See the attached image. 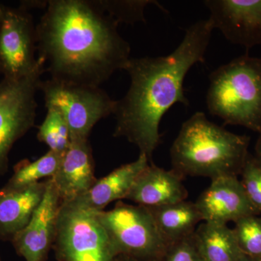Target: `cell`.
I'll return each instance as SVG.
<instances>
[{"label": "cell", "mask_w": 261, "mask_h": 261, "mask_svg": "<svg viewBox=\"0 0 261 261\" xmlns=\"http://www.w3.org/2000/svg\"><path fill=\"white\" fill-rule=\"evenodd\" d=\"M240 175L250 203L257 214L261 215V166L253 155L247 156Z\"/></svg>", "instance_id": "cell-23"}, {"label": "cell", "mask_w": 261, "mask_h": 261, "mask_svg": "<svg viewBox=\"0 0 261 261\" xmlns=\"http://www.w3.org/2000/svg\"><path fill=\"white\" fill-rule=\"evenodd\" d=\"M161 261H205L201 253L195 233L171 244Z\"/></svg>", "instance_id": "cell-24"}, {"label": "cell", "mask_w": 261, "mask_h": 261, "mask_svg": "<svg viewBox=\"0 0 261 261\" xmlns=\"http://www.w3.org/2000/svg\"><path fill=\"white\" fill-rule=\"evenodd\" d=\"M184 176L173 169L149 164L136 178L125 200L147 207H159L187 200Z\"/></svg>", "instance_id": "cell-14"}, {"label": "cell", "mask_w": 261, "mask_h": 261, "mask_svg": "<svg viewBox=\"0 0 261 261\" xmlns=\"http://www.w3.org/2000/svg\"><path fill=\"white\" fill-rule=\"evenodd\" d=\"M46 190V180L19 190L0 188V241L10 242L30 221Z\"/></svg>", "instance_id": "cell-16"}, {"label": "cell", "mask_w": 261, "mask_h": 261, "mask_svg": "<svg viewBox=\"0 0 261 261\" xmlns=\"http://www.w3.org/2000/svg\"><path fill=\"white\" fill-rule=\"evenodd\" d=\"M103 9L118 23L145 21L144 11L152 1H102L99 0Z\"/></svg>", "instance_id": "cell-22"}, {"label": "cell", "mask_w": 261, "mask_h": 261, "mask_svg": "<svg viewBox=\"0 0 261 261\" xmlns=\"http://www.w3.org/2000/svg\"><path fill=\"white\" fill-rule=\"evenodd\" d=\"M113 261H154L144 260V259L137 258V257L128 256V255H119L115 257Z\"/></svg>", "instance_id": "cell-25"}, {"label": "cell", "mask_w": 261, "mask_h": 261, "mask_svg": "<svg viewBox=\"0 0 261 261\" xmlns=\"http://www.w3.org/2000/svg\"><path fill=\"white\" fill-rule=\"evenodd\" d=\"M51 179L61 203L75 200L93 186L97 178L94 175L93 154L89 140H71Z\"/></svg>", "instance_id": "cell-13"}, {"label": "cell", "mask_w": 261, "mask_h": 261, "mask_svg": "<svg viewBox=\"0 0 261 261\" xmlns=\"http://www.w3.org/2000/svg\"><path fill=\"white\" fill-rule=\"evenodd\" d=\"M202 221L227 224L257 214L238 176H225L211 180L210 186L195 202Z\"/></svg>", "instance_id": "cell-12"}, {"label": "cell", "mask_w": 261, "mask_h": 261, "mask_svg": "<svg viewBox=\"0 0 261 261\" xmlns=\"http://www.w3.org/2000/svg\"><path fill=\"white\" fill-rule=\"evenodd\" d=\"M37 138L49 150L63 154L69 147L70 134L67 122L59 111L47 108V114L38 130Z\"/></svg>", "instance_id": "cell-20"}, {"label": "cell", "mask_w": 261, "mask_h": 261, "mask_svg": "<svg viewBox=\"0 0 261 261\" xmlns=\"http://www.w3.org/2000/svg\"><path fill=\"white\" fill-rule=\"evenodd\" d=\"M5 6L0 4V24H1L2 19H3V13H4Z\"/></svg>", "instance_id": "cell-28"}, {"label": "cell", "mask_w": 261, "mask_h": 261, "mask_svg": "<svg viewBox=\"0 0 261 261\" xmlns=\"http://www.w3.org/2000/svg\"><path fill=\"white\" fill-rule=\"evenodd\" d=\"M238 261H260L257 260V259L254 258V257H252L249 256V255H246L245 253H242L241 255H240V257H239Z\"/></svg>", "instance_id": "cell-27"}, {"label": "cell", "mask_w": 261, "mask_h": 261, "mask_svg": "<svg viewBox=\"0 0 261 261\" xmlns=\"http://www.w3.org/2000/svg\"><path fill=\"white\" fill-rule=\"evenodd\" d=\"M36 27L28 10L5 6L0 24V74L18 80L35 69Z\"/></svg>", "instance_id": "cell-9"}, {"label": "cell", "mask_w": 261, "mask_h": 261, "mask_svg": "<svg viewBox=\"0 0 261 261\" xmlns=\"http://www.w3.org/2000/svg\"><path fill=\"white\" fill-rule=\"evenodd\" d=\"M255 155L254 157L257 160V162L260 163L261 166V134H260V137H259L258 140L255 145Z\"/></svg>", "instance_id": "cell-26"}, {"label": "cell", "mask_w": 261, "mask_h": 261, "mask_svg": "<svg viewBox=\"0 0 261 261\" xmlns=\"http://www.w3.org/2000/svg\"><path fill=\"white\" fill-rule=\"evenodd\" d=\"M36 25L38 57L51 79L99 87L130 59L118 23L97 0H49Z\"/></svg>", "instance_id": "cell-1"}, {"label": "cell", "mask_w": 261, "mask_h": 261, "mask_svg": "<svg viewBox=\"0 0 261 261\" xmlns=\"http://www.w3.org/2000/svg\"><path fill=\"white\" fill-rule=\"evenodd\" d=\"M116 255L161 261L169 245L148 207L118 201L110 211H95Z\"/></svg>", "instance_id": "cell-5"}, {"label": "cell", "mask_w": 261, "mask_h": 261, "mask_svg": "<svg viewBox=\"0 0 261 261\" xmlns=\"http://www.w3.org/2000/svg\"><path fill=\"white\" fill-rule=\"evenodd\" d=\"M63 154L49 150L40 159L31 162L23 160L15 165L14 172L5 187L10 190L25 188L43 178L53 177L61 164Z\"/></svg>", "instance_id": "cell-19"}, {"label": "cell", "mask_w": 261, "mask_h": 261, "mask_svg": "<svg viewBox=\"0 0 261 261\" xmlns=\"http://www.w3.org/2000/svg\"><path fill=\"white\" fill-rule=\"evenodd\" d=\"M214 27L210 19L199 20L186 30L177 48L166 56L130 58L123 70L130 84L117 101L113 136L124 137L147 156L149 162L161 142L160 123L173 105L188 106L184 81L204 57Z\"/></svg>", "instance_id": "cell-2"}, {"label": "cell", "mask_w": 261, "mask_h": 261, "mask_svg": "<svg viewBox=\"0 0 261 261\" xmlns=\"http://www.w3.org/2000/svg\"><path fill=\"white\" fill-rule=\"evenodd\" d=\"M207 106L224 124L261 134V58L248 55L221 65L209 76Z\"/></svg>", "instance_id": "cell-4"}, {"label": "cell", "mask_w": 261, "mask_h": 261, "mask_svg": "<svg viewBox=\"0 0 261 261\" xmlns=\"http://www.w3.org/2000/svg\"><path fill=\"white\" fill-rule=\"evenodd\" d=\"M233 228L243 253L261 261V215H250L234 222Z\"/></svg>", "instance_id": "cell-21"}, {"label": "cell", "mask_w": 261, "mask_h": 261, "mask_svg": "<svg viewBox=\"0 0 261 261\" xmlns=\"http://www.w3.org/2000/svg\"><path fill=\"white\" fill-rule=\"evenodd\" d=\"M148 209L169 245L191 236L202 221L195 202L187 200Z\"/></svg>", "instance_id": "cell-17"}, {"label": "cell", "mask_w": 261, "mask_h": 261, "mask_svg": "<svg viewBox=\"0 0 261 261\" xmlns=\"http://www.w3.org/2000/svg\"><path fill=\"white\" fill-rule=\"evenodd\" d=\"M39 90L46 108H56L64 117L71 140H88L96 123L116 111L117 101L99 87L49 78L41 82Z\"/></svg>", "instance_id": "cell-6"}, {"label": "cell", "mask_w": 261, "mask_h": 261, "mask_svg": "<svg viewBox=\"0 0 261 261\" xmlns=\"http://www.w3.org/2000/svg\"><path fill=\"white\" fill-rule=\"evenodd\" d=\"M37 58V67L30 74L0 82V177L8 171L13 146L35 124L37 93L46 71L42 58Z\"/></svg>", "instance_id": "cell-7"}, {"label": "cell", "mask_w": 261, "mask_h": 261, "mask_svg": "<svg viewBox=\"0 0 261 261\" xmlns=\"http://www.w3.org/2000/svg\"><path fill=\"white\" fill-rule=\"evenodd\" d=\"M195 234L205 261H238L243 253L233 228L227 224L203 221Z\"/></svg>", "instance_id": "cell-18"}, {"label": "cell", "mask_w": 261, "mask_h": 261, "mask_svg": "<svg viewBox=\"0 0 261 261\" xmlns=\"http://www.w3.org/2000/svg\"><path fill=\"white\" fill-rule=\"evenodd\" d=\"M149 164L147 156L140 154L136 161L122 165L97 179L85 194L68 202L88 210L104 211L111 202L126 199L136 178Z\"/></svg>", "instance_id": "cell-15"}, {"label": "cell", "mask_w": 261, "mask_h": 261, "mask_svg": "<svg viewBox=\"0 0 261 261\" xmlns=\"http://www.w3.org/2000/svg\"><path fill=\"white\" fill-rule=\"evenodd\" d=\"M209 19L232 44L261 46V0H206Z\"/></svg>", "instance_id": "cell-11"}, {"label": "cell", "mask_w": 261, "mask_h": 261, "mask_svg": "<svg viewBox=\"0 0 261 261\" xmlns=\"http://www.w3.org/2000/svg\"><path fill=\"white\" fill-rule=\"evenodd\" d=\"M58 261H113L116 257L95 211L61 203L53 245Z\"/></svg>", "instance_id": "cell-8"}, {"label": "cell", "mask_w": 261, "mask_h": 261, "mask_svg": "<svg viewBox=\"0 0 261 261\" xmlns=\"http://www.w3.org/2000/svg\"><path fill=\"white\" fill-rule=\"evenodd\" d=\"M0 261H2V257H1V255H0Z\"/></svg>", "instance_id": "cell-29"}, {"label": "cell", "mask_w": 261, "mask_h": 261, "mask_svg": "<svg viewBox=\"0 0 261 261\" xmlns=\"http://www.w3.org/2000/svg\"><path fill=\"white\" fill-rule=\"evenodd\" d=\"M250 138L231 133L197 112L182 124L171 147L172 169L184 177L238 176L249 155Z\"/></svg>", "instance_id": "cell-3"}, {"label": "cell", "mask_w": 261, "mask_h": 261, "mask_svg": "<svg viewBox=\"0 0 261 261\" xmlns=\"http://www.w3.org/2000/svg\"><path fill=\"white\" fill-rule=\"evenodd\" d=\"M59 194L51 178L40 204L27 226L11 241L17 255L25 261H47L56 239L57 221L61 207Z\"/></svg>", "instance_id": "cell-10"}]
</instances>
